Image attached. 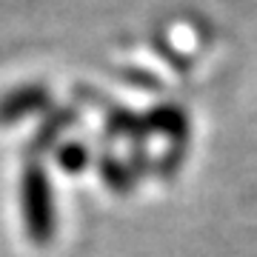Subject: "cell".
I'll list each match as a JSON object with an SVG mask.
<instances>
[{"mask_svg":"<svg viewBox=\"0 0 257 257\" xmlns=\"http://www.w3.org/2000/svg\"><path fill=\"white\" fill-rule=\"evenodd\" d=\"M26 220L32 226V234H46L52 231V194L40 183L37 192H26Z\"/></svg>","mask_w":257,"mask_h":257,"instance_id":"1","label":"cell"}]
</instances>
